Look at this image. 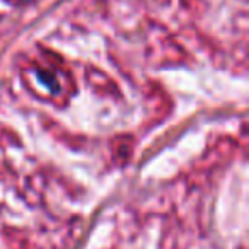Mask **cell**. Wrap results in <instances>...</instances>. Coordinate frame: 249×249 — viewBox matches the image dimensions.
<instances>
[]
</instances>
